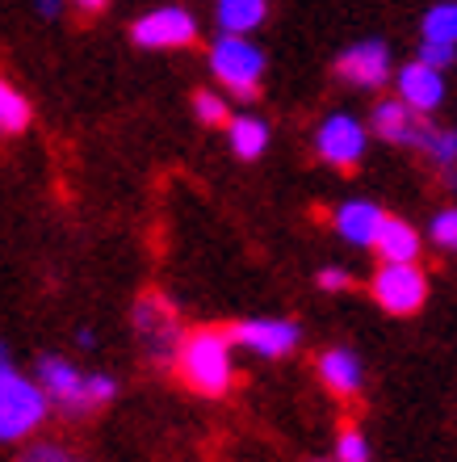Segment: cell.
Segmentation results:
<instances>
[{
  "instance_id": "6da1fadb",
  "label": "cell",
  "mask_w": 457,
  "mask_h": 462,
  "mask_svg": "<svg viewBox=\"0 0 457 462\" xmlns=\"http://www.w3.org/2000/svg\"><path fill=\"white\" fill-rule=\"evenodd\" d=\"M177 374L185 387L197 395H227L235 383V362H231V337L223 328H197L185 332L181 349H177Z\"/></svg>"
},
{
  "instance_id": "7a4b0ae2",
  "label": "cell",
  "mask_w": 457,
  "mask_h": 462,
  "mask_svg": "<svg viewBox=\"0 0 457 462\" xmlns=\"http://www.w3.org/2000/svg\"><path fill=\"white\" fill-rule=\"evenodd\" d=\"M38 387L47 391V400L59 403L68 416L93 412V408H101V403L118 395V383L109 374H80L72 362H63L59 353H47L38 362Z\"/></svg>"
},
{
  "instance_id": "3957f363",
  "label": "cell",
  "mask_w": 457,
  "mask_h": 462,
  "mask_svg": "<svg viewBox=\"0 0 457 462\" xmlns=\"http://www.w3.org/2000/svg\"><path fill=\"white\" fill-rule=\"evenodd\" d=\"M210 72L240 101H256L260 80H265V51L248 42L243 34H218L215 47H210Z\"/></svg>"
},
{
  "instance_id": "277c9868",
  "label": "cell",
  "mask_w": 457,
  "mask_h": 462,
  "mask_svg": "<svg viewBox=\"0 0 457 462\" xmlns=\"http://www.w3.org/2000/svg\"><path fill=\"white\" fill-rule=\"evenodd\" d=\"M47 391L25 374L9 370L0 378V441H22L47 420Z\"/></svg>"
},
{
  "instance_id": "5b68a950",
  "label": "cell",
  "mask_w": 457,
  "mask_h": 462,
  "mask_svg": "<svg viewBox=\"0 0 457 462\" xmlns=\"http://www.w3.org/2000/svg\"><path fill=\"white\" fill-rule=\"evenodd\" d=\"M370 294L386 316H420L428 303V273L420 265H378V273L370 278Z\"/></svg>"
},
{
  "instance_id": "8992f818",
  "label": "cell",
  "mask_w": 457,
  "mask_h": 462,
  "mask_svg": "<svg viewBox=\"0 0 457 462\" xmlns=\"http://www.w3.org/2000/svg\"><path fill=\"white\" fill-rule=\"evenodd\" d=\"M131 324H134L139 341H143V349L151 353V357H160V362H169L172 357V362H177V349H181V341H185V328H181V319H177V311H172L169 299L143 294L131 311Z\"/></svg>"
},
{
  "instance_id": "52a82bcc",
  "label": "cell",
  "mask_w": 457,
  "mask_h": 462,
  "mask_svg": "<svg viewBox=\"0 0 457 462\" xmlns=\"http://www.w3.org/2000/svg\"><path fill=\"white\" fill-rule=\"evenodd\" d=\"M365 143H370V131H365L352 114H332V118H324L319 131H315V152H319V160L340 172H352L361 164Z\"/></svg>"
},
{
  "instance_id": "ba28073f",
  "label": "cell",
  "mask_w": 457,
  "mask_h": 462,
  "mask_svg": "<svg viewBox=\"0 0 457 462\" xmlns=\"http://www.w3.org/2000/svg\"><path fill=\"white\" fill-rule=\"evenodd\" d=\"M131 38H134V47H147V51H181L189 42H197V22H193L189 9L169 5V9L143 13L131 25Z\"/></svg>"
},
{
  "instance_id": "9c48e42d",
  "label": "cell",
  "mask_w": 457,
  "mask_h": 462,
  "mask_svg": "<svg viewBox=\"0 0 457 462\" xmlns=\"http://www.w3.org/2000/svg\"><path fill=\"white\" fill-rule=\"evenodd\" d=\"M231 345L252 349L256 357H286L298 349L302 328L294 319H240L235 328H227Z\"/></svg>"
},
{
  "instance_id": "30bf717a",
  "label": "cell",
  "mask_w": 457,
  "mask_h": 462,
  "mask_svg": "<svg viewBox=\"0 0 457 462\" xmlns=\"http://www.w3.org/2000/svg\"><path fill=\"white\" fill-rule=\"evenodd\" d=\"M336 76L352 88H382L390 80V47L378 42V38L352 42L349 51H340Z\"/></svg>"
},
{
  "instance_id": "8fae6325",
  "label": "cell",
  "mask_w": 457,
  "mask_h": 462,
  "mask_svg": "<svg viewBox=\"0 0 457 462\" xmlns=\"http://www.w3.org/2000/svg\"><path fill=\"white\" fill-rule=\"evenodd\" d=\"M370 131L378 134V139H386V143H395V147H416L420 143V131H424V114H416L407 101L386 97V101L373 106Z\"/></svg>"
},
{
  "instance_id": "7c38bea8",
  "label": "cell",
  "mask_w": 457,
  "mask_h": 462,
  "mask_svg": "<svg viewBox=\"0 0 457 462\" xmlns=\"http://www.w3.org/2000/svg\"><path fill=\"white\" fill-rule=\"evenodd\" d=\"M315 370H319V383H324L336 400H357V395H361V383H365L361 357L352 349H344V345H332V349L319 353Z\"/></svg>"
},
{
  "instance_id": "4fadbf2b",
  "label": "cell",
  "mask_w": 457,
  "mask_h": 462,
  "mask_svg": "<svg viewBox=\"0 0 457 462\" xmlns=\"http://www.w3.org/2000/svg\"><path fill=\"white\" fill-rule=\"evenodd\" d=\"M395 88H398V101H407L416 114H433L445 101V76L436 72V68H428L424 60L407 63L395 76Z\"/></svg>"
},
{
  "instance_id": "5bb4252c",
  "label": "cell",
  "mask_w": 457,
  "mask_h": 462,
  "mask_svg": "<svg viewBox=\"0 0 457 462\" xmlns=\"http://www.w3.org/2000/svg\"><path fill=\"white\" fill-rule=\"evenodd\" d=\"M373 253L382 256V265H416L420 231L411 227L407 219H398V215H386L382 227H378V240H373Z\"/></svg>"
},
{
  "instance_id": "9a60e30c",
  "label": "cell",
  "mask_w": 457,
  "mask_h": 462,
  "mask_svg": "<svg viewBox=\"0 0 457 462\" xmlns=\"http://www.w3.org/2000/svg\"><path fill=\"white\" fill-rule=\"evenodd\" d=\"M382 219H386V210L378 207V202L352 198V202H344V207L336 210V231H340V236H344L349 244H357V248H373Z\"/></svg>"
},
{
  "instance_id": "2e32d148",
  "label": "cell",
  "mask_w": 457,
  "mask_h": 462,
  "mask_svg": "<svg viewBox=\"0 0 457 462\" xmlns=\"http://www.w3.org/2000/svg\"><path fill=\"white\" fill-rule=\"evenodd\" d=\"M269 17V0H218L215 5V22L223 34H252L256 25H265Z\"/></svg>"
},
{
  "instance_id": "e0dca14e",
  "label": "cell",
  "mask_w": 457,
  "mask_h": 462,
  "mask_svg": "<svg viewBox=\"0 0 457 462\" xmlns=\"http://www.w3.org/2000/svg\"><path fill=\"white\" fill-rule=\"evenodd\" d=\"M227 139L240 160H260L269 147V122L256 118V114H240V118L227 122Z\"/></svg>"
},
{
  "instance_id": "ac0fdd59",
  "label": "cell",
  "mask_w": 457,
  "mask_h": 462,
  "mask_svg": "<svg viewBox=\"0 0 457 462\" xmlns=\"http://www.w3.org/2000/svg\"><path fill=\"white\" fill-rule=\"evenodd\" d=\"M416 147H420L433 164H441V169H457V131L453 126H433V122H424L420 143Z\"/></svg>"
},
{
  "instance_id": "d6986e66",
  "label": "cell",
  "mask_w": 457,
  "mask_h": 462,
  "mask_svg": "<svg viewBox=\"0 0 457 462\" xmlns=\"http://www.w3.org/2000/svg\"><path fill=\"white\" fill-rule=\"evenodd\" d=\"M30 118H34L30 101L0 76V134H22L25 126H30Z\"/></svg>"
},
{
  "instance_id": "ffe728a7",
  "label": "cell",
  "mask_w": 457,
  "mask_h": 462,
  "mask_svg": "<svg viewBox=\"0 0 457 462\" xmlns=\"http://www.w3.org/2000/svg\"><path fill=\"white\" fill-rule=\"evenodd\" d=\"M424 38L428 42H453L457 47V0L449 5H433V9L424 13Z\"/></svg>"
},
{
  "instance_id": "44dd1931",
  "label": "cell",
  "mask_w": 457,
  "mask_h": 462,
  "mask_svg": "<svg viewBox=\"0 0 457 462\" xmlns=\"http://www.w3.org/2000/svg\"><path fill=\"white\" fill-rule=\"evenodd\" d=\"M193 114H197V122H206V126H227L231 122L227 101L218 97V93H210V88H197V93H193Z\"/></svg>"
},
{
  "instance_id": "7402d4cb",
  "label": "cell",
  "mask_w": 457,
  "mask_h": 462,
  "mask_svg": "<svg viewBox=\"0 0 457 462\" xmlns=\"http://www.w3.org/2000/svg\"><path fill=\"white\" fill-rule=\"evenodd\" d=\"M336 462H370V441L357 425H344L336 433Z\"/></svg>"
},
{
  "instance_id": "603a6c76",
  "label": "cell",
  "mask_w": 457,
  "mask_h": 462,
  "mask_svg": "<svg viewBox=\"0 0 457 462\" xmlns=\"http://www.w3.org/2000/svg\"><path fill=\"white\" fill-rule=\"evenodd\" d=\"M428 236H433L436 248H445V253H457V207L436 210L433 223H428Z\"/></svg>"
},
{
  "instance_id": "cb8c5ba5",
  "label": "cell",
  "mask_w": 457,
  "mask_h": 462,
  "mask_svg": "<svg viewBox=\"0 0 457 462\" xmlns=\"http://www.w3.org/2000/svg\"><path fill=\"white\" fill-rule=\"evenodd\" d=\"M416 60H424L428 68H436V72H441V68H449V63L457 60V47H453V42H428V38H424Z\"/></svg>"
},
{
  "instance_id": "d4e9b609",
  "label": "cell",
  "mask_w": 457,
  "mask_h": 462,
  "mask_svg": "<svg viewBox=\"0 0 457 462\" xmlns=\"http://www.w3.org/2000/svg\"><path fill=\"white\" fill-rule=\"evenodd\" d=\"M17 462H76V458L63 450V446H55V441H38V446H30Z\"/></svg>"
},
{
  "instance_id": "484cf974",
  "label": "cell",
  "mask_w": 457,
  "mask_h": 462,
  "mask_svg": "<svg viewBox=\"0 0 457 462\" xmlns=\"http://www.w3.org/2000/svg\"><path fill=\"white\" fill-rule=\"evenodd\" d=\"M319 291H349L352 286V273H344V269H319Z\"/></svg>"
},
{
  "instance_id": "4316f807",
  "label": "cell",
  "mask_w": 457,
  "mask_h": 462,
  "mask_svg": "<svg viewBox=\"0 0 457 462\" xmlns=\"http://www.w3.org/2000/svg\"><path fill=\"white\" fill-rule=\"evenodd\" d=\"M34 9H38V17H47V22H55V17H59V0H34Z\"/></svg>"
},
{
  "instance_id": "83f0119b",
  "label": "cell",
  "mask_w": 457,
  "mask_h": 462,
  "mask_svg": "<svg viewBox=\"0 0 457 462\" xmlns=\"http://www.w3.org/2000/svg\"><path fill=\"white\" fill-rule=\"evenodd\" d=\"M76 5H80V9H85V13H101V9H105V5H109V0H76Z\"/></svg>"
},
{
  "instance_id": "f1b7e54d",
  "label": "cell",
  "mask_w": 457,
  "mask_h": 462,
  "mask_svg": "<svg viewBox=\"0 0 457 462\" xmlns=\"http://www.w3.org/2000/svg\"><path fill=\"white\" fill-rule=\"evenodd\" d=\"M76 345H80V349H93V332L80 328V332H76Z\"/></svg>"
},
{
  "instance_id": "f546056e",
  "label": "cell",
  "mask_w": 457,
  "mask_h": 462,
  "mask_svg": "<svg viewBox=\"0 0 457 462\" xmlns=\"http://www.w3.org/2000/svg\"><path fill=\"white\" fill-rule=\"evenodd\" d=\"M9 370H13V365H9V349H5V345H0V378L9 374Z\"/></svg>"
},
{
  "instance_id": "4dcf8cb0",
  "label": "cell",
  "mask_w": 457,
  "mask_h": 462,
  "mask_svg": "<svg viewBox=\"0 0 457 462\" xmlns=\"http://www.w3.org/2000/svg\"><path fill=\"white\" fill-rule=\"evenodd\" d=\"M449 189H453V194H457V169H453V177H449Z\"/></svg>"
},
{
  "instance_id": "1f68e13d",
  "label": "cell",
  "mask_w": 457,
  "mask_h": 462,
  "mask_svg": "<svg viewBox=\"0 0 457 462\" xmlns=\"http://www.w3.org/2000/svg\"><path fill=\"white\" fill-rule=\"evenodd\" d=\"M311 462H336V458H311Z\"/></svg>"
}]
</instances>
